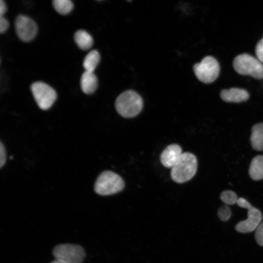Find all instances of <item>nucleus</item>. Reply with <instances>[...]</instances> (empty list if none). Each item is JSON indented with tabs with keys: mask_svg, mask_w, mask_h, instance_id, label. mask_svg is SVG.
<instances>
[{
	"mask_svg": "<svg viewBox=\"0 0 263 263\" xmlns=\"http://www.w3.org/2000/svg\"><path fill=\"white\" fill-rule=\"evenodd\" d=\"M100 60V54L97 50H94L90 51L85 57L83 62V66L85 71L94 72Z\"/></svg>",
	"mask_w": 263,
	"mask_h": 263,
	"instance_id": "dca6fc26",
	"label": "nucleus"
},
{
	"mask_svg": "<svg viewBox=\"0 0 263 263\" xmlns=\"http://www.w3.org/2000/svg\"><path fill=\"white\" fill-rule=\"evenodd\" d=\"M233 67L240 75H250L257 79L263 78L262 63L249 54L237 56L233 60Z\"/></svg>",
	"mask_w": 263,
	"mask_h": 263,
	"instance_id": "20e7f679",
	"label": "nucleus"
},
{
	"mask_svg": "<svg viewBox=\"0 0 263 263\" xmlns=\"http://www.w3.org/2000/svg\"><path fill=\"white\" fill-rule=\"evenodd\" d=\"M51 263H66L55 259V260L53 261Z\"/></svg>",
	"mask_w": 263,
	"mask_h": 263,
	"instance_id": "393cba45",
	"label": "nucleus"
},
{
	"mask_svg": "<svg viewBox=\"0 0 263 263\" xmlns=\"http://www.w3.org/2000/svg\"><path fill=\"white\" fill-rule=\"evenodd\" d=\"M115 107L120 115L125 118H132L140 113L143 109V101L136 92L127 90L117 97Z\"/></svg>",
	"mask_w": 263,
	"mask_h": 263,
	"instance_id": "f257e3e1",
	"label": "nucleus"
},
{
	"mask_svg": "<svg viewBox=\"0 0 263 263\" xmlns=\"http://www.w3.org/2000/svg\"><path fill=\"white\" fill-rule=\"evenodd\" d=\"M52 3L55 9L61 15L68 14L74 7L73 3L70 0H54Z\"/></svg>",
	"mask_w": 263,
	"mask_h": 263,
	"instance_id": "f3484780",
	"label": "nucleus"
},
{
	"mask_svg": "<svg viewBox=\"0 0 263 263\" xmlns=\"http://www.w3.org/2000/svg\"><path fill=\"white\" fill-rule=\"evenodd\" d=\"M53 255L55 259L66 263H81L85 252L79 245L64 244L56 245L53 249Z\"/></svg>",
	"mask_w": 263,
	"mask_h": 263,
	"instance_id": "0eeeda50",
	"label": "nucleus"
},
{
	"mask_svg": "<svg viewBox=\"0 0 263 263\" xmlns=\"http://www.w3.org/2000/svg\"><path fill=\"white\" fill-rule=\"evenodd\" d=\"M7 11V7L4 1L0 0V17H3Z\"/></svg>",
	"mask_w": 263,
	"mask_h": 263,
	"instance_id": "b1692460",
	"label": "nucleus"
},
{
	"mask_svg": "<svg viewBox=\"0 0 263 263\" xmlns=\"http://www.w3.org/2000/svg\"><path fill=\"white\" fill-rule=\"evenodd\" d=\"M98 80L94 72L85 71L81 75L80 86L82 91L86 94H93L96 90Z\"/></svg>",
	"mask_w": 263,
	"mask_h": 263,
	"instance_id": "f8f14e48",
	"label": "nucleus"
},
{
	"mask_svg": "<svg viewBox=\"0 0 263 263\" xmlns=\"http://www.w3.org/2000/svg\"><path fill=\"white\" fill-rule=\"evenodd\" d=\"M193 71L200 81L208 84L213 82L219 76L220 66L214 57L207 56L193 66Z\"/></svg>",
	"mask_w": 263,
	"mask_h": 263,
	"instance_id": "423d86ee",
	"label": "nucleus"
},
{
	"mask_svg": "<svg viewBox=\"0 0 263 263\" xmlns=\"http://www.w3.org/2000/svg\"><path fill=\"white\" fill-rule=\"evenodd\" d=\"M237 204L239 207L247 209V218L239 222L235 226V229L241 233H249L256 230L261 223V212L242 197L238 198Z\"/></svg>",
	"mask_w": 263,
	"mask_h": 263,
	"instance_id": "39448f33",
	"label": "nucleus"
},
{
	"mask_svg": "<svg viewBox=\"0 0 263 263\" xmlns=\"http://www.w3.org/2000/svg\"><path fill=\"white\" fill-rule=\"evenodd\" d=\"M123 179L117 174L109 170L102 172L97 177L94 186L95 192L102 196L114 194L124 187Z\"/></svg>",
	"mask_w": 263,
	"mask_h": 263,
	"instance_id": "7ed1b4c3",
	"label": "nucleus"
},
{
	"mask_svg": "<svg viewBox=\"0 0 263 263\" xmlns=\"http://www.w3.org/2000/svg\"><path fill=\"white\" fill-rule=\"evenodd\" d=\"M250 140L253 149L263 150V123L256 124L252 127Z\"/></svg>",
	"mask_w": 263,
	"mask_h": 263,
	"instance_id": "ddd939ff",
	"label": "nucleus"
},
{
	"mask_svg": "<svg viewBox=\"0 0 263 263\" xmlns=\"http://www.w3.org/2000/svg\"><path fill=\"white\" fill-rule=\"evenodd\" d=\"M231 212L227 205L222 206L218 210V216L222 221H226L230 217Z\"/></svg>",
	"mask_w": 263,
	"mask_h": 263,
	"instance_id": "6ab92c4d",
	"label": "nucleus"
},
{
	"mask_svg": "<svg viewBox=\"0 0 263 263\" xmlns=\"http://www.w3.org/2000/svg\"><path fill=\"white\" fill-rule=\"evenodd\" d=\"M197 165V160L194 154L188 152H183L171 168V179L177 183H183L189 180L195 174Z\"/></svg>",
	"mask_w": 263,
	"mask_h": 263,
	"instance_id": "f03ea898",
	"label": "nucleus"
},
{
	"mask_svg": "<svg viewBox=\"0 0 263 263\" xmlns=\"http://www.w3.org/2000/svg\"><path fill=\"white\" fill-rule=\"evenodd\" d=\"M255 237L258 244L263 246V221L259 224L256 229Z\"/></svg>",
	"mask_w": 263,
	"mask_h": 263,
	"instance_id": "aec40b11",
	"label": "nucleus"
},
{
	"mask_svg": "<svg viewBox=\"0 0 263 263\" xmlns=\"http://www.w3.org/2000/svg\"><path fill=\"white\" fill-rule=\"evenodd\" d=\"M220 199L226 205H233L237 204L238 198L234 191L227 190L222 192Z\"/></svg>",
	"mask_w": 263,
	"mask_h": 263,
	"instance_id": "a211bd4d",
	"label": "nucleus"
},
{
	"mask_svg": "<svg viewBox=\"0 0 263 263\" xmlns=\"http://www.w3.org/2000/svg\"><path fill=\"white\" fill-rule=\"evenodd\" d=\"M15 26L18 36L23 41H31L36 37L38 32V26L35 22L25 15L17 16Z\"/></svg>",
	"mask_w": 263,
	"mask_h": 263,
	"instance_id": "1a4fd4ad",
	"label": "nucleus"
},
{
	"mask_svg": "<svg viewBox=\"0 0 263 263\" xmlns=\"http://www.w3.org/2000/svg\"><path fill=\"white\" fill-rule=\"evenodd\" d=\"M181 147L176 144L169 145L161 153L160 161L166 168H172L177 162L182 153Z\"/></svg>",
	"mask_w": 263,
	"mask_h": 263,
	"instance_id": "9d476101",
	"label": "nucleus"
},
{
	"mask_svg": "<svg viewBox=\"0 0 263 263\" xmlns=\"http://www.w3.org/2000/svg\"><path fill=\"white\" fill-rule=\"evenodd\" d=\"M256 54L258 59L263 63V40H260L256 46Z\"/></svg>",
	"mask_w": 263,
	"mask_h": 263,
	"instance_id": "412c9836",
	"label": "nucleus"
},
{
	"mask_svg": "<svg viewBox=\"0 0 263 263\" xmlns=\"http://www.w3.org/2000/svg\"><path fill=\"white\" fill-rule=\"evenodd\" d=\"M262 40H263V39H262Z\"/></svg>",
	"mask_w": 263,
	"mask_h": 263,
	"instance_id": "a878e982",
	"label": "nucleus"
},
{
	"mask_svg": "<svg viewBox=\"0 0 263 263\" xmlns=\"http://www.w3.org/2000/svg\"><path fill=\"white\" fill-rule=\"evenodd\" d=\"M6 160V150L2 142L0 144V167L1 168L5 164Z\"/></svg>",
	"mask_w": 263,
	"mask_h": 263,
	"instance_id": "4be33fe9",
	"label": "nucleus"
},
{
	"mask_svg": "<svg viewBox=\"0 0 263 263\" xmlns=\"http://www.w3.org/2000/svg\"><path fill=\"white\" fill-rule=\"evenodd\" d=\"M31 91L38 107L43 110L49 109L57 97L55 90L43 82L37 81L32 83Z\"/></svg>",
	"mask_w": 263,
	"mask_h": 263,
	"instance_id": "6e6552de",
	"label": "nucleus"
},
{
	"mask_svg": "<svg viewBox=\"0 0 263 263\" xmlns=\"http://www.w3.org/2000/svg\"><path fill=\"white\" fill-rule=\"evenodd\" d=\"M9 22L3 16L0 17V33H4L8 28Z\"/></svg>",
	"mask_w": 263,
	"mask_h": 263,
	"instance_id": "5701e85b",
	"label": "nucleus"
},
{
	"mask_svg": "<svg viewBox=\"0 0 263 263\" xmlns=\"http://www.w3.org/2000/svg\"><path fill=\"white\" fill-rule=\"evenodd\" d=\"M74 39L77 46L83 50L90 49L93 45L92 37L84 30L77 31L75 34Z\"/></svg>",
	"mask_w": 263,
	"mask_h": 263,
	"instance_id": "2eb2a0df",
	"label": "nucleus"
},
{
	"mask_svg": "<svg viewBox=\"0 0 263 263\" xmlns=\"http://www.w3.org/2000/svg\"><path fill=\"white\" fill-rule=\"evenodd\" d=\"M249 174L254 180H260L263 178V155H257L251 161Z\"/></svg>",
	"mask_w": 263,
	"mask_h": 263,
	"instance_id": "4468645a",
	"label": "nucleus"
},
{
	"mask_svg": "<svg viewBox=\"0 0 263 263\" xmlns=\"http://www.w3.org/2000/svg\"><path fill=\"white\" fill-rule=\"evenodd\" d=\"M220 95L224 101L228 102H241L249 98V94L246 91L238 88L225 89L221 91Z\"/></svg>",
	"mask_w": 263,
	"mask_h": 263,
	"instance_id": "9b49d317",
	"label": "nucleus"
}]
</instances>
